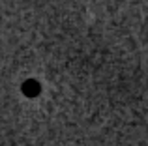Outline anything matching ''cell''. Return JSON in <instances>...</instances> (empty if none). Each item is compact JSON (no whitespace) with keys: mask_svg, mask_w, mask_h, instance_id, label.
<instances>
[{"mask_svg":"<svg viewBox=\"0 0 148 146\" xmlns=\"http://www.w3.org/2000/svg\"><path fill=\"white\" fill-rule=\"evenodd\" d=\"M23 92H25L26 96H38L40 94V84H38L36 81H26V83L23 84Z\"/></svg>","mask_w":148,"mask_h":146,"instance_id":"1","label":"cell"}]
</instances>
